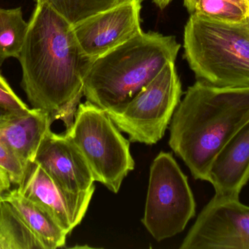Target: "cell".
<instances>
[{
    "mask_svg": "<svg viewBox=\"0 0 249 249\" xmlns=\"http://www.w3.org/2000/svg\"><path fill=\"white\" fill-rule=\"evenodd\" d=\"M0 249H42L8 202H0Z\"/></svg>",
    "mask_w": 249,
    "mask_h": 249,
    "instance_id": "9a60e30c",
    "label": "cell"
},
{
    "mask_svg": "<svg viewBox=\"0 0 249 249\" xmlns=\"http://www.w3.org/2000/svg\"><path fill=\"white\" fill-rule=\"evenodd\" d=\"M66 135L75 145L93 179L113 193L135 168L130 141L124 138L105 110L86 101L78 105Z\"/></svg>",
    "mask_w": 249,
    "mask_h": 249,
    "instance_id": "5b68a950",
    "label": "cell"
},
{
    "mask_svg": "<svg viewBox=\"0 0 249 249\" xmlns=\"http://www.w3.org/2000/svg\"><path fill=\"white\" fill-rule=\"evenodd\" d=\"M4 192H5V190L3 189V187H1V186H0V202L4 200V197H3L4 194H3V193H4Z\"/></svg>",
    "mask_w": 249,
    "mask_h": 249,
    "instance_id": "d4e9b609",
    "label": "cell"
},
{
    "mask_svg": "<svg viewBox=\"0 0 249 249\" xmlns=\"http://www.w3.org/2000/svg\"><path fill=\"white\" fill-rule=\"evenodd\" d=\"M172 0H155V3L161 10L165 9Z\"/></svg>",
    "mask_w": 249,
    "mask_h": 249,
    "instance_id": "cb8c5ba5",
    "label": "cell"
},
{
    "mask_svg": "<svg viewBox=\"0 0 249 249\" xmlns=\"http://www.w3.org/2000/svg\"><path fill=\"white\" fill-rule=\"evenodd\" d=\"M249 122V87L197 80L174 112L168 143L195 179L207 181L218 153Z\"/></svg>",
    "mask_w": 249,
    "mask_h": 249,
    "instance_id": "7a4b0ae2",
    "label": "cell"
},
{
    "mask_svg": "<svg viewBox=\"0 0 249 249\" xmlns=\"http://www.w3.org/2000/svg\"><path fill=\"white\" fill-rule=\"evenodd\" d=\"M190 14L203 15L228 22H241L249 19L245 9L230 0H197Z\"/></svg>",
    "mask_w": 249,
    "mask_h": 249,
    "instance_id": "ac0fdd59",
    "label": "cell"
},
{
    "mask_svg": "<svg viewBox=\"0 0 249 249\" xmlns=\"http://www.w3.org/2000/svg\"><path fill=\"white\" fill-rule=\"evenodd\" d=\"M180 48L174 36L143 32L93 61L83 80V96L105 111L119 108L167 63L175 62Z\"/></svg>",
    "mask_w": 249,
    "mask_h": 249,
    "instance_id": "3957f363",
    "label": "cell"
},
{
    "mask_svg": "<svg viewBox=\"0 0 249 249\" xmlns=\"http://www.w3.org/2000/svg\"><path fill=\"white\" fill-rule=\"evenodd\" d=\"M184 48L197 80L218 87H249V19L228 22L190 15Z\"/></svg>",
    "mask_w": 249,
    "mask_h": 249,
    "instance_id": "277c9868",
    "label": "cell"
},
{
    "mask_svg": "<svg viewBox=\"0 0 249 249\" xmlns=\"http://www.w3.org/2000/svg\"><path fill=\"white\" fill-rule=\"evenodd\" d=\"M196 209L187 177L171 153L160 152L150 167L142 223L157 241H162L184 231Z\"/></svg>",
    "mask_w": 249,
    "mask_h": 249,
    "instance_id": "8992f818",
    "label": "cell"
},
{
    "mask_svg": "<svg viewBox=\"0 0 249 249\" xmlns=\"http://www.w3.org/2000/svg\"><path fill=\"white\" fill-rule=\"evenodd\" d=\"M18 191L48 211L67 234L81 223L95 189L73 193L60 187L38 164L31 165Z\"/></svg>",
    "mask_w": 249,
    "mask_h": 249,
    "instance_id": "30bf717a",
    "label": "cell"
},
{
    "mask_svg": "<svg viewBox=\"0 0 249 249\" xmlns=\"http://www.w3.org/2000/svg\"><path fill=\"white\" fill-rule=\"evenodd\" d=\"M36 5L18 59L21 86L32 108L50 113L67 129L83 96V80L95 59L82 51L73 25L43 0Z\"/></svg>",
    "mask_w": 249,
    "mask_h": 249,
    "instance_id": "6da1fadb",
    "label": "cell"
},
{
    "mask_svg": "<svg viewBox=\"0 0 249 249\" xmlns=\"http://www.w3.org/2000/svg\"><path fill=\"white\" fill-rule=\"evenodd\" d=\"M17 115H20V114H16L14 113L10 112L0 106V127L8 122L13 117Z\"/></svg>",
    "mask_w": 249,
    "mask_h": 249,
    "instance_id": "7402d4cb",
    "label": "cell"
},
{
    "mask_svg": "<svg viewBox=\"0 0 249 249\" xmlns=\"http://www.w3.org/2000/svg\"><path fill=\"white\" fill-rule=\"evenodd\" d=\"M230 1H232V2L235 3V4H238V5L241 6L243 8L245 9L247 12H248L249 14V12L248 9H247V6H246L245 3L244 2L243 0H230ZM197 0H184V7L187 8V11L189 13L191 12L192 9L194 7L196 3L197 2Z\"/></svg>",
    "mask_w": 249,
    "mask_h": 249,
    "instance_id": "44dd1931",
    "label": "cell"
},
{
    "mask_svg": "<svg viewBox=\"0 0 249 249\" xmlns=\"http://www.w3.org/2000/svg\"><path fill=\"white\" fill-rule=\"evenodd\" d=\"M3 197L13 206L42 249L62 248L65 246L68 234L43 208L25 197L18 189L8 190Z\"/></svg>",
    "mask_w": 249,
    "mask_h": 249,
    "instance_id": "5bb4252c",
    "label": "cell"
},
{
    "mask_svg": "<svg viewBox=\"0 0 249 249\" xmlns=\"http://www.w3.org/2000/svg\"><path fill=\"white\" fill-rule=\"evenodd\" d=\"M53 122L51 114L32 108L0 127V140L25 165L35 162L38 151Z\"/></svg>",
    "mask_w": 249,
    "mask_h": 249,
    "instance_id": "4fadbf2b",
    "label": "cell"
},
{
    "mask_svg": "<svg viewBox=\"0 0 249 249\" xmlns=\"http://www.w3.org/2000/svg\"><path fill=\"white\" fill-rule=\"evenodd\" d=\"M142 1L131 0L123 3L73 25L83 53L96 59L142 33Z\"/></svg>",
    "mask_w": 249,
    "mask_h": 249,
    "instance_id": "9c48e42d",
    "label": "cell"
},
{
    "mask_svg": "<svg viewBox=\"0 0 249 249\" xmlns=\"http://www.w3.org/2000/svg\"><path fill=\"white\" fill-rule=\"evenodd\" d=\"M182 95L175 62L170 61L159 74L130 101L106 111L129 141L156 144L163 137Z\"/></svg>",
    "mask_w": 249,
    "mask_h": 249,
    "instance_id": "52a82bcc",
    "label": "cell"
},
{
    "mask_svg": "<svg viewBox=\"0 0 249 249\" xmlns=\"http://www.w3.org/2000/svg\"><path fill=\"white\" fill-rule=\"evenodd\" d=\"M61 188L73 193L95 188L94 179L86 161L66 134L50 132L35 161Z\"/></svg>",
    "mask_w": 249,
    "mask_h": 249,
    "instance_id": "8fae6325",
    "label": "cell"
},
{
    "mask_svg": "<svg viewBox=\"0 0 249 249\" xmlns=\"http://www.w3.org/2000/svg\"><path fill=\"white\" fill-rule=\"evenodd\" d=\"M72 25L131 0H43ZM143 1V0H142Z\"/></svg>",
    "mask_w": 249,
    "mask_h": 249,
    "instance_id": "e0dca14e",
    "label": "cell"
},
{
    "mask_svg": "<svg viewBox=\"0 0 249 249\" xmlns=\"http://www.w3.org/2000/svg\"><path fill=\"white\" fill-rule=\"evenodd\" d=\"M0 186L3 187L5 192L8 191L11 187V182H10L8 176L1 170H0Z\"/></svg>",
    "mask_w": 249,
    "mask_h": 249,
    "instance_id": "603a6c76",
    "label": "cell"
},
{
    "mask_svg": "<svg viewBox=\"0 0 249 249\" xmlns=\"http://www.w3.org/2000/svg\"><path fill=\"white\" fill-rule=\"evenodd\" d=\"M28 29L21 7L0 8V67L7 58H18Z\"/></svg>",
    "mask_w": 249,
    "mask_h": 249,
    "instance_id": "2e32d148",
    "label": "cell"
},
{
    "mask_svg": "<svg viewBox=\"0 0 249 249\" xmlns=\"http://www.w3.org/2000/svg\"><path fill=\"white\" fill-rule=\"evenodd\" d=\"M249 180V122L222 148L211 166L208 182L215 197L239 199Z\"/></svg>",
    "mask_w": 249,
    "mask_h": 249,
    "instance_id": "7c38bea8",
    "label": "cell"
},
{
    "mask_svg": "<svg viewBox=\"0 0 249 249\" xmlns=\"http://www.w3.org/2000/svg\"><path fill=\"white\" fill-rule=\"evenodd\" d=\"M29 168L0 140V170L7 174L11 184L20 186Z\"/></svg>",
    "mask_w": 249,
    "mask_h": 249,
    "instance_id": "d6986e66",
    "label": "cell"
},
{
    "mask_svg": "<svg viewBox=\"0 0 249 249\" xmlns=\"http://www.w3.org/2000/svg\"><path fill=\"white\" fill-rule=\"evenodd\" d=\"M243 1L245 3L246 6H247V9H248L249 12V0H243Z\"/></svg>",
    "mask_w": 249,
    "mask_h": 249,
    "instance_id": "484cf974",
    "label": "cell"
},
{
    "mask_svg": "<svg viewBox=\"0 0 249 249\" xmlns=\"http://www.w3.org/2000/svg\"><path fill=\"white\" fill-rule=\"evenodd\" d=\"M0 106L16 114L27 112V105L13 92L6 79L0 74Z\"/></svg>",
    "mask_w": 249,
    "mask_h": 249,
    "instance_id": "ffe728a7",
    "label": "cell"
},
{
    "mask_svg": "<svg viewBox=\"0 0 249 249\" xmlns=\"http://www.w3.org/2000/svg\"><path fill=\"white\" fill-rule=\"evenodd\" d=\"M180 249H249V206L239 199L213 196Z\"/></svg>",
    "mask_w": 249,
    "mask_h": 249,
    "instance_id": "ba28073f",
    "label": "cell"
},
{
    "mask_svg": "<svg viewBox=\"0 0 249 249\" xmlns=\"http://www.w3.org/2000/svg\"><path fill=\"white\" fill-rule=\"evenodd\" d=\"M143 1H144V0H143ZM152 1H153V2H155V0H152Z\"/></svg>",
    "mask_w": 249,
    "mask_h": 249,
    "instance_id": "4316f807",
    "label": "cell"
}]
</instances>
